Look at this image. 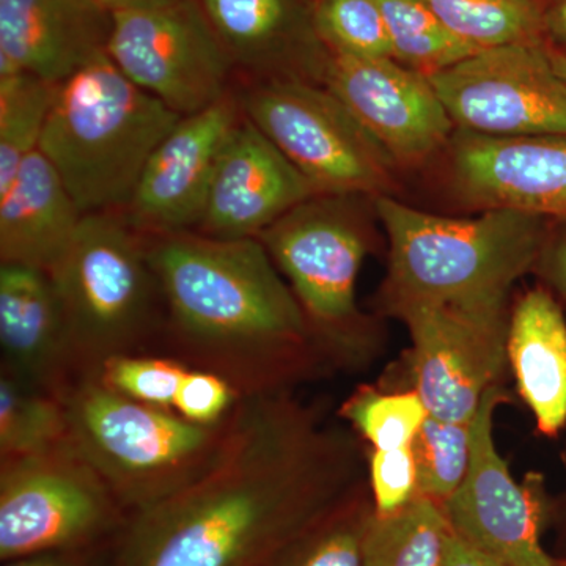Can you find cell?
Wrapping results in <instances>:
<instances>
[{
    "instance_id": "8992f818",
    "label": "cell",
    "mask_w": 566,
    "mask_h": 566,
    "mask_svg": "<svg viewBox=\"0 0 566 566\" xmlns=\"http://www.w3.org/2000/svg\"><path fill=\"white\" fill-rule=\"evenodd\" d=\"M50 273L76 376H96L126 354H158L164 304L144 234L123 212L82 218Z\"/></svg>"
},
{
    "instance_id": "ab89813d",
    "label": "cell",
    "mask_w": 566,
    "mask_h": 566,
    "mask_svg": "<svg viewBox=\"0 0 566 566\" xmlns=\"http://www.w3.org/2000/svg\"><path fill=\"white\" fill-rule=\"evenodd\" d=\"M551 59H553L554 66H556L558 74L566 80V52L551 51Z\"/></svg>"
},
{
    "instance_id": "7a4b0ae2",
    "label": "cell",
    "mask_w": 566,
    "mask_h": 566,
    "mask_svg": "<svg viewBox=\"0 0 566 566\" xmlns=\"http://www.w3.org/2000/svg\"><path fill=\"white\" fill-rule=\"evenodd\" d=\"M145 244L163 294L158 354L221 376L241 398L292 392L333 367L256 238L181 232Z\"/></svg>"
},
{
    "instance_id": "8fae6325",
    "label": "cell",
    "mask_w": 566,
    "mask_h": 566,
    "mask_svg": "<svg viewBox=\"0 0 566 566\" xmlns=\"http://www.w3.org/2000/svg\"><path fill=\"white\" fill-rule=\"evenodd\" d=\"M428 77L461 132L566 136V80L539 40L488 48Z\"/></svg>"
},
{
    "instance_id": "f546056e",
    "label": "cell",
    "mask_w": 566,
    "mask_h": 566,
    "mask_svg": "<svg viewBox=\"0 0 566 566\" xmlns=\"http://www.w3.org/2000/svg\"><path fill=\"white\" fill-rule=\"evenodd\" d=\"M472 422L460 423L428 416L412 441L419 497L442 505L468 474Z\"/></svg>"
},
{
    "instance_id": "277c9868",
    "label": "cell",
    "mask_w": 566,
    "mask_h": 566,
    "mask_svg": "<svg viewBox=\"0 0 566 566\" xmlns=\"http://www.w3.org/2000/svg\"><path fill=\"white\" fill-rule=\"evenodd\" d=\"M180 120L102 54L59 85L39 150L82 214L123 212L153 151Z\"/></svg>"
},
{
    "instance_id": "7c38bea8",
    "label": "cell",
    "mask_w": 566,
    "mask_h": 566,
    "mask_svg": "<svg viewBox=\"0 0 566 566\" xmlns=\"http://www.w3.org/2000/svg\"><path fill=\"white\" fill-rule=\"evenodd\" d=\"M390 315L411 337L412 390L428 415L472 422L488 390L501 385L509 364V303L409 305Z\"/></svg>"
},
{
    "instance_id": "4316f807",
    "label": "cell",
    "mask_w": 566,
    "mask_h": 566,
    "mask_svg": "<svg viewBox=\"0 0 566 566\" xmlns=\"http://www.w3.org/2000/svg\"><path fill=\"white\" fill-rule=\"evenodd\" d=\"M389 32L394 59L424 76L464 61L479 50L457 39L424 0H376Z\"/></svg>"
},
{
    "instance_id": "4fadbf2b",
    "label": "cell",
    "mask_w": 566,
    "mask_h": 566,
    "mask_svg": "<svg viewBox=\"0 0 566 566\" xmlns=\"http://www.w3.org/2000/svg\"><path fill=\"white\" fill-rule=\"evenodd\" d=\"M506 400L488 390L472 420L471 463L463 483L442 504L450 532L506 566H558L542 545L549 516L545 479L516 482L494 442V412Z\"/></svg>"
},
{
    "instance_id": "d4e9b609",
    "label": "cell",
    "mask_w": 566,
    "mask_h": 566,
    "mask_svg": "<svg viewBox=\"0 0 566 566\" xmlns=\"http://www.w3.org/2000/svg\"><path fill=\"white\" fill-rule=\"evenodd\" d=\"M59 85L28 73L0 76V191L39 150Z\"/></svg>"
},
{
    "instance_id": "8d00e7d4",
    "label": "cell",
    "mask_w": 566,
    "mask_h": 566,
    "mask_svg": "<svg viewBox=\"0 0 566 566\" xmlns=\"http://www.w3.org/2000/svg\"><path fill=\"white\" fill-rule=\"evenodd\" d=\"M442 566H506L502 562L488 556L482 551L465 543L460 536L449 532L446 538Z\"/></svg>"
},
{
    "instance_id": "1f68e13d",
    "label": "cell",
    "mask_w": 566,
    "mask_h": 566,
    "mask_svg": "<svg viewBox=\"0 0 566 566\" xmlns=\"http://www.w3.org/2000/svg\"><path fill=\"white\" fill-rule=\"evenodd\" d=\"M188 368L166 354H126L104 363L96 376L104 386L132 400L174 409L175 397Z\"/></svg>"
},
{
    "instance_id": "83f0119b",
    "label": "cell",
    "mask_w": 566,
    "mask_h": 566,
    "mask_svg": "<svg viewBox=\"0 0 566 566\" xmlns=\"http://www.w3.org/2000/svg\"><path fill=\"white\" fill-rule=\"evenodd\" d=\"M371 512L374 502L363 488L268 566H363L364 532Z\"/></svg>"
},
{
    "instance_id": "603a6c76",
    "label": "cell",
    "mask_w": 566,
    "mask_h": 566,
    "mask_svg": "<svg viewBox=\"0 0 566 566\" xmlns=\"http://www.w3.org/2000/svg\"><path fill=\"white\" fill-rule=\"evenodd\" d=\"M450 527L442 506L417 497L394 516L371 512L364 532L363 566H442Z\"/></svg>"
},
{
    "instance_id": "6da1fadb",
    "label": "cell",
    "mask_w": 566,
    "mask_h": 566,
    "mask_svg": "<svg viewBox=\"0 0 566 566\" xmlns=\"http://www.w3.org/2000/svg\"><path fill=\"white\" fill-rule=\"evenodd\" d=\"M364 475L359 439L292 392L241 398L214 464L129 516L109 566H268Z\"/></svg>"
},
{
    "instance_id": "3957f363",
    "label": "cell",
    "mask_w": 566,
    "mask_h": 566,
    "mask_svg": "<svg viewBox=\"0 0 566 566\" xmlns=\"http://www.w3.org/2000/svg\"><path fill=\"white\" fill-rule=\"evenodd\" d=\"M371 200L389 238L381 289L389 315L409 305L509 303L546 243V219L527 212L483 210L474 218H446L390 196Z\"/></svg>"
},
{
    "instance_id": "d6a6232c",
    "label": "cell",
    "mask_w": 566,
    "mask_h": 566,
    "mask_svg": "<svg viewBox=\"0 0 566 566\" xmlns=\"http://www.w3.org/2000/svg\"><path fill=\"white\" fill-rule=\"evenodd\" d=\"M367 468L376 516L397 515L419 497L416 460L411 447L371 450Z\"/></svg>"
},
{
    "instance_id": "9a60e30c",
    "label": "cell",
    "mask_w": 566,
    "mask_h": 566,
    "mask_svg": "<svg viewBox=\"0 0 566 566\" xmlns=\"http://www.w3.org/2000/svg\"><path fill=\"white\" fill-rule=\"evenodd\" d=\"M243 115L233 88L221 102L181 117L153 151L123 211L134 230L145 237L196 232L216 164Z\"/></svg>"
},
{
    "instance_id": "e0dca14e",
    "label": "cell",
    "mask_w": 566,
    "mask_h": 566,
    "mask_svg": "<svg viewBox=\"0 0 566 566\" xmlns=\"http://www.w3.org/2000/svg\"><path fill=\"white\" fill-rule=\"evenodd\" d=\"M316 193L311 181L243 115L216 164L196 233L214 240L259 238Z\"/></svg>"
},
{
    "instance_id": "836d02e7",
    "label": "cell",
    "mask_w": 566,
    "mask_h": 566,
    "mask_svg": "<svg viewBox=\"0 0 566 566\" xmlns=\"http://www.w3.org/2000/svg\"><path fill=\"white\" fill-rule=\"evenodd\" d=\"M240 401V394L227 379L211 371L188 368L175 397L174 409L189 422L219 424L232 416Z\"/></svg>"
},
{
    "instance_id": "f1b7e54d",
    "label": "cell",
    "mask_w": 566,
    "mask_h": 566,
    "mask_svg": "<svg viewBox=\"0 0 566 566\" xmlns=\"http://www.w3.org/2000/svg\"><path fill=\"white\" fill-rule=\"evenodd\" d=\"M428 416L422 398L412 389L386 392L360 386L340 408L342 419L371 450L411 447Z\"/></svg>"
},
{
    "instance_id": "f35d334b",
    "label": "cell",
    "mask_w": 566,
    "mask_h": 566,
    "mask_svg": "<svg viewBox=\"0 0 566 566\" xmlns=\"http://www.w3.org/2000/svg\"><path fill=\"white\" fill-rule=\"evenodd\" d=\"M95 2L103 6L104 9L112 11V13H115V11L153 6V3L166 2V0H95Z\"/></svg>"
},
{
    "instance_id": "d6986e66",
    "label": "cell",
    "mask_w": 566,
    "mask_h": 566,
    "mask_svg": "<svg viewBox=\"0 0 566 566\" xmlns=\"http://www.w3.org/2000/svg\"><path fill=\"white\" fill-rule=\"evenodd\" d=\"M0 371L28 385L59 395L74 379L61 300L48 271L0 264Z\"/></svg>"
},
{
    "instance_id": "2e32d148",
    "label": "cell",
    "mask_w": 566,
    "mask_h": 566,
    "mask_svg": "<svg viewBox=\"0 0 566 566\" xmlns=\"http://www.w3.org/2000/svg\"><path fill=\"white\" fill-rule=\"evenodd\" d=\"M452 182L475 210H513L566 223V136L458 133Z\"/></svg>"
},
{
    "instance_id": "52a82bcc",
    "label": "cell",
    "mask_w": 566,
    "mask_h": 566,
    "mask_svg": "<svg viewBox=\"0 0 566 566\" xmlns=\"http://www.w3.org/2000/svg\"><path fill=\"white\" fill-rule=\"evenodd\" d=\"M360 200L316 193L256 238L285 275L333 367L359 368L378 346L375 324L356 300L357 279L374 245Z\"/></svg>"
},
{
    "instance_id": "9c48e42d",
    "label": "cell",
    "mask_w": 566,
    "mask_h": 566,
    "mask_svg": "<svg viewBox=\"0 0 566 566\" xmlns=\"http://www.w3.org/2000/svg\"><path fill=\"white\" fill-rule=\"evenodd\" d=\"M70 442L0 460V560L109 547L128 521Z\"/></svg>"
},
{
    "instance_id": "ba28073f",
    "label": "cell",
    "mask_w": 566,
    "mask_h": 566,
    "mask_svg": "<svg viewBox=\"0 0 566 566\" xmlns=\"http://www.w3.org/2000/svg\"><path fill=\"white\" fill-rule=\"evenodd\" d=\"M249 118L318 193L389 196L397 163L319 82L300 77L234 84Z\"/></svg>"
},
{
    "instance_id": "cb8c5ba5",
    "label": "cell",
    "mask_w": 566,
    "mask_h": 566,
    "mask_svg": "<svg viewBox=\"0 0 566 566\" xmlns=\"http://www.w3.org/2000/svg\"><path fill=\"white\" fill-rule=\"evenodd\" d=\"M69 442L57 394L0 371V460L35 455Z\"/></svg>"
},
{
    "instance_id": "d590c367",
    "label": "cell",
    "mask_w": 566,
    "mask_h": 566,
    "mask_svg": "<svg viewBox=\"0 0 566 566\" xmlns=\"http://www.w3.org/2000/svg\"><path fill=\"white\" fill-rule=\"evenodd\" d=\"M111 546L93 551L39 554V556L3 562L2 566H109Z\"/></svg>"
},
{
    "instance_id": "ffe728a7",
    "label": "cell",
    "mask_w": 566,
    "mask_h": 566,
    "mask_svg": "<svg viewBox=\"0 0 566 566\" xmlns=\"http://www.w3.org/2000/svg\"><path fill=\"white\" fill-rule=\"evenodd\" d=\"M84 218L61 175L40 150L0 191V264L50 271Z\"/></svg>"
},
{
    "instance_id": "5b68a950",
    "label": "cell",
    "mask_w": 566,
    "mask_h": 566,
    "mask_svg": "<svg viewBox=\"0 0 566 566\" xmlns=\"http://www.w3.org/2000/svg\"><path fill=\"white\" fill-rule=\"evenodd\" d=\"M59 397L71 447L129 516L207 472L221 455L232 422V416L219 424L189 422L175 409L114 392L98 376H76Z\"/></svg>"
},
{
    "instance_id": "44dd1931",
    "label": "cell",
    "mask_w": 566,
    "mask_h": 566,
    "mask_svg": "<svg viewBox=\"0 0 566 566\" xmlns=\"http://www.w3.org/2000/svg\"><path fill=\"white\" fill-rule=\"evenodd\" d=\"M506 357L539 433L556 436L566 423V322L547 290H528L513 307Z\"/></svg>"
},
{
    "instance_id": "60d3db41",
    "label": "cell",
    "mask_w": 566,
    "mask_h": 566,
    "mask_svg": "<svg viewBox=\"0 0 566 566\" xmlns=\"http://www.w3.org/2000/svg\"><path fill=\"white\" fill-rule=\"evenodd\" d=\"M558 566H566V565H558Z\"/></svg>"
},
{
    "instance_id": "30bf717a",
    "label": "cell",
    "mask_w": 566,
    "mask_h": 566,
    "mask_svg": "<svg viewBox=\"0 0 566 566\" xmlns=\"http://www.w3.org/2000/svg\"><path fill=\"white\" fill-rule=\"evenodd\" d=\"M106 54L142 91L181 117L233 92V66L196 0L115 11Z\"/></svg>"
},
{
    "instance_id": "ac0fdd59",
    "label": "cell",
    "mask_w": 566,
    "mask_h": 566,
    "mask_svg": "<svg viewBox=\"0 0 566 566\" xmlns=\"http://www.w3.org/2000/svg\"><path fill=\"white\" fill-rule=\"evenodd\" d=\"M114 13L95 0H0V76L62 84L106 54Z\"/></svg>"
},
{
    "instance_id": "e575fe53",
    "label": "cell",
    "mask_w": 566,
    "mask_h": 566,
    "mask_svg": "<svg viewBox=\"0 0 566 566\" xmlns=\"http://www.w3.org/2000/svg\"><path fill=\"white\" fill-rule=\"evenodd\" d=\"M556 233H547L546 243L539 253L535 270L558 293L566 304V223H560Z\"/></svg>"
},
{
    "instance_id": "74e56055",
    "label": "cell",
    "mask_w": 566,
    "mask_h": 566,
    "mask_svg": "<svg viewBox=\"0 0 566 566\" xmlns=\"http://www.w3.org/2000/svg\"><path fill=\"white\" fill-rule=\"evenodd\" d=\"M545 29L558 44L566 48V0H557L556 6L545 13Z\"/></svg>"
},
{
    "instance_id": "484cf974",
    "label": "cell",
    "mask_w": 566,
    "mask_h": 566,
    "mask_svg": "<svg viewBox=\"0 0 566 566\" xmlns=\"http://www.w3.org/2000/svg\"><path fill=\"white\" fill-rule=\"evenodd\" d=\"M447 31L475 50L538 40L545 13L538 0H424Z\"/></svg>"
},
{
    "instance_id": "5bb4252c",
    "label": "cell",
    "mask_w": 566,
    "mask_h": 566,
    "mask_svg": "<svg viewBox=\"0 0 566 566\" xmlns=\"http://www.w3.org/2000/svg\"><path fill=\"white\" fill-rule=\"evenodd\" d=\"M319 84L356 115L397 166L428 161L452 142L455 123L430 77L395 59L331 52Z\"/></svg>"
},
{
    "instance_id": "7402d4cb",
    "label": "cell",
    "mask_w": 566,
    "mask_h": 566,
    "mask_svg": "<svg viewBox=\"0 0 566 566\" xmlns=\"http://www.w3.org/2000/svg\"><path fill=\"white\" fill-rule=\"evenodd\" d=\"M240 82L292 77L286 55L300 28L293 0H199Z\"/></svg>"
},
{
    "instance_id": "4dcf8cb0",
    "label": "cell",
    "mask_w": 566,
    "mask_h": 566,
    "mask_svg": "<svg viewBox=\"0 0 566 566\" xmlns=\"http://www.w3.org/2000/svg\"><path fill=\"white\" fill-rule=\"evenodd\" d=\"M314 25L331 52L394 59L389 32L376 0H318Z\"/></svg>"
}]
</instances>
